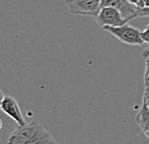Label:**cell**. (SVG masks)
Here are the masks:
<instances>
[{"label": "cell", "mask_w": 149, "mask_h": 144, "mask_svg": "<svg viewBox=\"0 0 149 144\" xmlns=\"http://www.w3.org/2000/svg\"><path fill=\"white\" fill-rule=\"evenodd\" d=\"M0 109L5 114L11 117L19 126H24L27 124L22 113V110L19 109V104H17L15 98L10 97V96L5 97Z\"/></svg>", "instance_id": "cell-6"}, {"label": "cell", "mask_w": 149, "mask_h": 144, "mask_svg": "<svg viewBox=\"0 0 149 144\" xmlns=\"http://www.w3.org/2000/svg\"><path fill=\"white\" fill-rule=\"evenodd\" d=\"M142 103H145L148 106V107H149V97L148 98H143V101H142Z\"/></svg>", "instance_id": "cell-13"}, {"label": "cell", "mask_w": 149, "mask_h": 144, "mask_svg": "<svg viewBox=\"0 0 149 144\" xmlns=\"http://www.w3.org/2000/svg\"><path fill=\"white\" fill-rule=\"evenodd\" d=\"M136 121L142 133L149 139V107L145 103H142L141 109L136 113Z\"/></svg>", "instance_id": "cell-7"}, {"label": "cell", "mask_w": 149, "mask_h": 144, "mask_svg": "<svg viewBox=\"0 0 149 144\" xmlns=\"http://www.w3.org/2000/svg\"><path fill=\"white\" fill-rule=\"evenodd\" d=\"M103 7H113L120 12L128 19H133L139 17V9L129 0H101L100 9Z\"/></svg>", "instance_id": "cell-5"}, {"label": "cell", "mask_w": 149, "mask_h": 144, "mask_svg": "<svg viewBox=\"0 0 149 144\" xmlns=\"http://www.w3.org/2000/svg\"><path fill=\"white\" fill-rule=\"evenodd\" d=\"M7 144H60L42 126L32 121L15 129L7 140Z\"/></svg>", "instance_id": "cell-1"}, {"label": "cell", "mask_w": 149, "mask_h": 144, "mask_svg": "<svg viewBox=\"0 0 149 144\" xmlns=\"http://www.w3.org/2000/svg\"><path fill=\"white\" fill-rule=\"evenodd\" d=\"M72 15L95 17L100 10L101 0H65Z\"/></svg>", "instance_id": "cell-4"}, {"label": "cell", "mask_w": 149, "mask_h": 144, "mask_svg": "<svg viewBox=\"0 0 149 144\" xmlns=\"http://www.w3.org/2000/svg\"><path fill=\"white\" fill-rule=\"evenodd\" d=\"M4 99H5V96H4V94H3L2 90L0 89V106H1V104H2V103H3V101H4Z\"/></svg>", "instance_id": "cell-12"}, {"label": "cell", "mask_w": 149, "mask_h": 144, "mask_svg": "<svg viewBox=\"0 0 149 144\" xmlns=\"http://www.w3.org/2000/svg\"><path fill=\"white\" fill-rule=\"evenodd\" d=\"M145 88H144V93H143V98H148L149 97V82L144 83Z\"/></svg>", "instance_id": "cell-11"}, {"label": "cell", "mask_w": 149, "mask_h": 144, "mask_svg": "<svg viewBox=\"0 0 149 144\" xmlns=\"http://www.w3.org/2000/svg\"><path fill=\"white\" fill-rule=\"evenodd\" d=\"M144 83L149 82V60H145V72H144Z\"/></svg>", "instance_id": "cell-9"}, {"label": "cell", "mask_w": 149, "mask_h": 144, "mask_svg": "<svg viewBox=\"0 0 149 144\" xmlns=\"http://www.w3.org/2000/svg\"><path fill=\"white\" fill-rule=\"evenodd\" d=\"M141 39L143 40L144 43L149 45V23L147 24L146 27H145L144 30L141 31Z\"/></svg>", "instance_id": "cell-8"}, {"label": "cell", "mask_w": 149, "mask_h": 144, "mask_svg": "<svg viewBox=\"0 0 149 144\" xmlns=\"http://www.w3.org/2000/svg\"><path fill=\"white\" fill-rule=\"evenodd\" d=\"M1 128H2V120L0 119V130H1Z\"/></svg>", "instance_id": "cell-14"}, {"label": "cell", "mask_w": 149, "mask_h": 144, "mask_svg": "<svg viewBox=\"0 0 149 144\" xmlns=\"http://www.w3.org/2000/svg\"><path fill=\"white\" fill-rule=\"evenodd\" d=\"M141 57L144 60H149V47H147L146 49H144L141 53Z\"/></svg>", "instance_id": "cell-10"}, {"label": "cell", "mask_w": 149, "mask_h": 144, "mask_svg": "<svg viewBox=\"0 0 149 144\" xmlns=\"http://www.w3.org/2000/svg\"><path fill=\"white\" fill-rule=\"evenodd\" d=\"M104 29L126 45L141 46L144 43L143 40L141 39V31L138 28L133 27V26L127 24V23L122 26H117V27L107 26Z\"/></svg>", "instance_id": "cell-2"}, {"label": "cell", "mask_w": 149, "mask_h": 144, "mask_svg": "<svg viewBox=\"0 0 149 144\" xmlns=\"http://www.w3.org/2000/svg\"><path fill=\"white\" fill-rule=\"evenodd\" d=\"M148 47H149V46H148Z\"/></svg>", "instance_id": "cell-15"}, {"label": "cell", "mask_w": 149, "mask_h": 144, "mask_svg": "<svg viewBox=\"0 0 149 144\" xmlns=\"http://www.w3.org/2000/svg\"><path fill=\"white\" fill-rule=\"evenodd\" d=\"M97 24L101 27L105 28L107 26L117 27L126 24L130 19H126L117 9L113 7H103L98 12L95 17Z\"/></svg>", "instance_id": "cell-3"}]
</instances>
